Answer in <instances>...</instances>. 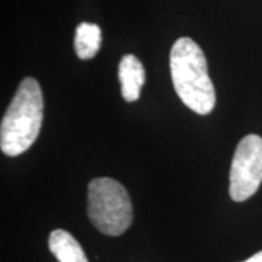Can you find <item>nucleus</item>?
I'll return each instance as SVG.
<instances>
[{"label":"nucleus","mask_w":262,"mask_h":262,"mask_svg":"<svg viewBox=\"0 0 262 262\" xmlns=\"http://www.w3.org/2000/svg\"><path fill=\"white\" fill-rule=\"evenodd\" d=\"M170 75L179 99L200 115L215 106L214 84L208 76L207 60L194 39L182 37L170 50Z\"/></svg>","instance_id":"f257e3e1"},{"label":"nucleus","mask_w":262,"mask_h":262,"mask_svg":"<svg viewBox=\"0 0 262 262\" xmlns=\"http://www.w3.org/2000/svg\"><path fill=\"white\" fill-rule=\"evenodd\" d=\"M42 92L37 79L25 77L0 125V149L6 156H19L37 140L42 125Z\"/></svg>","instance_id":"f03ea898"},{"label":"nucleus","mask_w":262,"mask_h":262,"mask_svg":"<svg viewBox=\"0 0 262 262\" xmlns=\"http://www.w3.org/2000/svg\"><path fill=\"white\" fill-rule=\"evenodd\" d=\"M88 215L103 234L120 236L133 223L127 189L113 178H95L88 185Z\"/></svg>","instance_id":"7ed1b4c3"},{"label":"nucleus","mask_w":262,"mask_h":262,"mask_svg":"<svg viewBox=\"0 0 262 262\" xmlns=\"http://www.w3.org/2000/svg\"><path fill=\"white\" fill-rule=\"evenodd\" d=\"M262 182V137L248 134L239 141L230 168V198L246 201L258 191Z\"/></svg>","instance_id":"20e7f679"},{"label":"nucleus","mask_w":262,"mask_h":262,"mask_svg":"<svg viewBox=\"0 0 262 262\" xmlns=\"http://www.w3.org/2000/svg\"><path fill=\"white\" fill-rule=\"evenodd\" d=\"M118 77L121 82V95L127 102H136L146 82V72L141 61L134 54H125L118 66Z\"/></svg>","instance_id":"39448f33"},{"label":"nucleus","mask_w":262,"mask_h":262,"mask_svg":"<svg viewBox=\"0 0 262 262\" xmlns=\"http://www.w3.org/2000/svg\"><path fill=\"white\" fill-rule=\"evenodd\" d=\"M48 248L58 262H89L80 244L67 230H53L48 239Z\"/></svg>","instance_id":"423d86ee"},{"label":"nucleus","mask_w":262,"mask_h":262,"mask_svg":"<svg viewBox=\"0 0 262 262\" xmlns=\"http://www.w3.org/2000/svg\"><path fill=\"white\" fill-rule=\"evenodd\" d=\"M76 54L82 60H91L101 48V28L95 24L82 22L76 28Z\"/></svg>","instance_id":"0eeeda50"},{"label":"nucleus","mask_w":262,"mask_h":262,"mask_svg":"<svg viewBox=\"0 0 262 262\" xmlns=\"http://www.w3.org/2000/svg\"><path fill=\"white\" fill-rule=\"evenodd\" d=\"M244 262H262V251H259L258 253H255L253 256H251L249 259H246Z\"/></svg>","instance_id":"6e6552de"}]
</instances>
